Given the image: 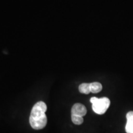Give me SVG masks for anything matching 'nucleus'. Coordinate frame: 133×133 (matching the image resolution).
I'll list each match as a JSON object with an SVG mask.
<instances>
[{
  "instance_id": "nucleus-1",
  "label": "nucleus",
  "mask_w": 133,
  "mask_h": 133,
  "mask_svg": "<svg viewBox=\"0 0 133 133\" xmlns=\"http://www.w3.org/2000/svg\"><path fill=\"white\" fill-rule=\"evenodd\" d=\"M47 105L43 101H39L34 105L30 116V124L33 129L36 130L43 129L47 124L46 112Z\"/></svg>"
},
{
  "instance_id": "nucleus-2",
  "label": "nucleus",
  "mask_w": 133,
  "mask_h": 133,
  "mask_svg": "<svg viewBox=\"0 0 133 133\" xmlns=\"http://www.w3.org/2000/svg\"><path fill=\"white\" fill-rule=\"evenodd\" d=\"M90 102L92 104V109L96 114L99 115L104 114L109 109L110 101L107 97L97 98L96 97H91Z\"/></svg>"
},
{
  "instance_id": "nucleus-3",
  "label": "nucleus",
  "mask_w": 133,
  "mask_h": 133,
  "mask_svg": "<svg viewBox=\"0 0 133 133\" xmlns=\"http://www.w3.org/2000/svg\"><path fill=\"white\" fill-rule=\"evenodd\" d=\"M71 112V115L83 117L87 113V110L84 105L81 104L80 103H76L73 105Z\"/></svg>"
},
{
  "instance_id": "nucleus-4",
  "label": "nucleus",
  "mask_w": 133,
  "mask_h": 133,
  "mask_svg": "<svg viewBox=\"0 0 133 133\" xmlns=\"http://www.w3.org/2000/svg\"><path fill=\"white\" fill-rule=\"evenodd\" d=\"M126 123L125 130L126 133H133V112L130 111L126 114Z\"/></svg>"
},
{
  "instance_id": "nucleus-5",
  "label": "nucleus",
  "mask_w": 133,
  "mask_h": 133,
  "mask_svg": "<svg viewBox=\"0 0 133 133\" xmlns=\"http://www.w3.org/2000/svg\"><path fill=\"white\" fill-rule=\"evenodd\" d=\"M91 92L98 93L101 92L102 89V86L99 82H93L90 83Z\"/></svg>"
},
{
  "instance_id": "nucleus-6",
  "label": "nucleus",
  "mask_w": 133,
  "mask_h": 133,
  "mask_svg": "<svg viewBox=\"0 0 133 133\" xmlns=\"http://www.w3.org/2000/svg\"><path fill=\"white\" fill-rule=\"evenodd\" d=\"M79 91L81 93L88 94L91 92L90 83H82L79 86Z\"/></svg>"
},
{
  "instance_id": "nucleus-7",
  "label": "nucleus",
  "mask_w": 133,
  "mask_h": 133,
  "mask_svg": "<svg viewBox=\"0 0 133 133\" xmlns=\"http://www.w3.org/2000/svg\"><path fill=\"white\" fill-rule=\"evenodd\" d=\"M71 118L72 122L74 123L75 124H77V125H79V124H81L83 123V118L81 117V116H76V115H71Z\"/></svg>"
}]
</instances>
